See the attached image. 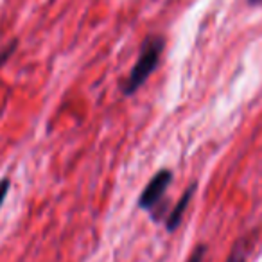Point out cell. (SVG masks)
Segmentation results:
<instances>
[{"label": "cell", "instance_id": "6da1fadb", "mask_svg": "<svg viewBox=\"0 0 262 262\" xmlns=\"http://www.w3.org/2000/svg\"><path fill=\"white\" fill-rule=\"evenodd\" d=\"M165 41L162 36H147L140 49V54L137 58V63L131 69V74L124 84V95L135 94L144 83L151 77V74L157 70L160 63L162 52H164Z\"/></svg>", "mask_w": 262, "mask_h": 262}, {"label": "cell", "instance_id": "7a4b0ae2", "mask_svg": "<svg viewBox=\"0 0 262 262\" xmlns=\"http://www.w3.org/2000/svg\"><path fill=\"white\" fill-rule=\"evenodd\" d=\"M172 182V172L169 169L164 171H158L157 174L151 178V182L147 183V187L142 190L139 198V207L144 210H151L155 212V208L158 207L162 200H164L165 192H167L169 185Z\"/></svg>", "mask_w": 262, "mask_h": 262}, {"label": "cell", "instance_id": "3957f363", "mask_svg": "<svg viewBox=\"0 0 262 262\" xmlns=\"http://www.w3.org/2000/svg\"><path fill=\"white\" fill-rule=\"evenodd\" d=\"M194 192H196V185H190L189 189L183 192V196L180 198L178 203L174 205V208H172V212L167 217V223H165L167 232H174V230L180 226V223H182V219H183V214H185V210H187V207H189L190 200H192Z\"/></svg>", "mask_w": 262, "mask_h": 262}, {"label": "cell", "instance_id": "277c9868", "mask_svg": "<svg viewBox=\"0 0 262 262\" xmlns=\"http://www.w3.org/2000/svg\"><path fill=\"white\" fill-rule=\"evenodd\" d=\"M246 257H248L246 243H244V239H241L233 244V248H232V251H230L226 262H246Z\"/></svg>", "mask_w": 262, "mask_h": 262}, {"label": "cell", "instance_id": "5b68a950", "mask_svg": "<svg viewBox=\"0 0 262 262\" xmlns=\"http://www.w3.org/2000/svg\"><path fill=\"white\" fill-rule=\"evenodd\" d=\"M16 47H18V41H16V40H13L11 43H9L8 47L4 49V51H0V67L4 65V63L8 61L9 58H11V56H13V52H15V49H16Z\"/></svg>", "mask_w": 262, "mask_h": 262}, {"label": "cell", "instance_id": "8992f818", "mask_svg": "<svg viewBox=\"0 0 262 262\" xmlns=\"http://www.w3.org/2000/svg\"><path fill=\"white\" fill-rule=\"evenodd\" d=\"M205 251H207V246H203V244H200V246H196V250L192 251V255H190L189 260H187V262H203Z\"/></svg>", "mask_w": 262, "mask_h": 262}, {"label": "cell", "instance_id": "52a82bcc", "mask_svg": "<svg viewBox=\"0 0 262 262\" xmlns=\"http://www.w3.org/2000/svg\"><path fill=\"white\" fill-rule=\"evenodd\" d=\"M8 192H9V180L8 178L0 180V208H2L6 198H8Z\"/></svg>", "mask_w": 262, "mask_h": 262}, {"label": "cell", "instance_id": "ba28073f", "mask_svg": "<svg viewBox=\"0 0 262 262\" xmlns=\"http://www.w3.org/2000/svg\"><path fill=\"white\" fill-rule=\"evenodd\" d=\"M248 2H250L251 6H255V4H260L262 0H248Z\"/></svg>", "mask_w": 262, "mask_h": 262}]
</instances>
